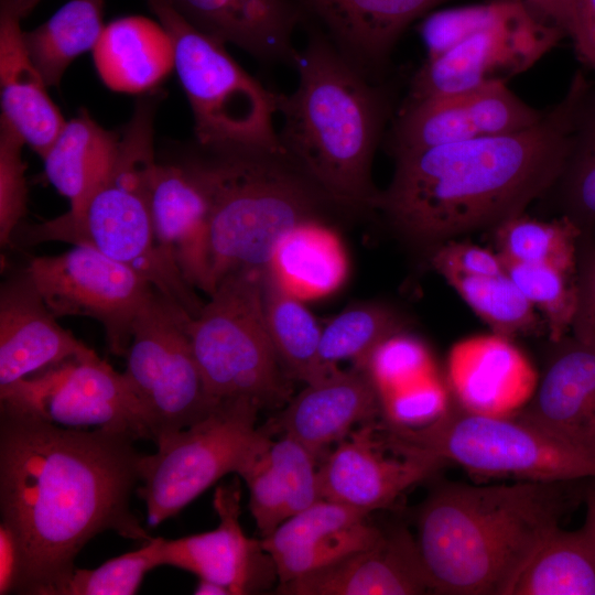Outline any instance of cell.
Here are the masks:
<instances>
[{
  "label": "cell",
  "mask_w": 595,
  "mask_h": 595,
  "mask_svg": "<svg viewBox=\"0 0 595 595\" xmlns=\"http://www.w3.org/2000/svg\"><path fill=\"white\" fill-rule=\"evenodd\" d=\"M134 441L0 407V526L19 552L15 593L43 595L102 531L152 539L130 509L141 456Z\"/></svg>",
  "instance_id": "1"
},
{
  "label": "cell",
  "mask_w": 595,
  "mask_h": 595,
  "mask_svg": "<svg viewBox=\"0 0 595 595\" xmlns=\"http://www.w3.org/2000/svg\"><path fill=\"white\" fill-rule=\"evenodd\" d=\"M592 96L577 73L534 125L394 156L377 207L411 240L436 244L519 215L558 183Z\"/></svg>",
  "instance_id": "2"
},
{
  "label": "cell",
  "mask_w": 595,
  "mask_h": 595,
  "mask_svg": "<svg viewBox=\"0 0 595 595\" xmlns=\"http://www.w3.org/2000/svg\"><path fill=\"white\" fill-rule=\"evenodd\" d=\"M572 482L445 483L425 498L415 542L431 592L510 595L531 556L560 526Z\"/></svg>",
  "instance_id": "3"
},
{
  "label": "cell",
  "mask_w": 595,
  "mask_h": 595,
  "mask_svg": "<svg viewBox=\"0 0 595 595\" xmlns=\"http://www.w3.org/2000/svg\"><path fill=\"white\" fill-rule=\"evenodd\" d=\"M293 66L298 85L278 93L282 152L338 206L376 209V149L390 116L386 90L313 30Z\"/></svg>",
  "instance_id": "4"
},
{
  "label": "cell",
  "mask_w": 595,
  "mask_h": 595,
  "mask_svg": "<svg viewBox=\"0 0 595 595\" xmlns=\"http://www.w3.org/2000/svg\"><path fill=\"white\" fill-rule=\"evenodd\" d=\"M205 149L208 158L188 164L209 205L213 292L232 272L266 270L290 230L321 220L327 207L338 206L282 151L244 145Z\"/></svg>",
  "instance_id": "5"
},
{
  "label": "cell",
  "mask_w": 595,
  "mask_h": 595,
  "mask_svg": "<svg viewBox=\"0 0 595 595\" xmlns=\"http://www.w3.org/2000/svg\"><path fill=\"white\" fill-rule=\"evenodd\" d=\"M154 101H138L132 117L120 129L118 153L108 175L80 208L43 223L21 225L13 238L28 246L63 241L91 247L136 271L195 317L204 303L161 250L152 224Z\"/></svg>",
  "instance_id": "6"
},
{
  "label": "cell",
  "mask_w": 595,
  "mask_h": 595,
  "mask_svg": "<svg viewBox=\"0 0 595 595\" xmlns=\"http://www.w3.org/2000/svg\"><path fill=\"white\" fill-rule=\"evenodd\" d=\"M383 446L401 456L454 463L489 477L575 482L595 478V451L561 440L521 418L466 411L454 401L433 423L418 429L381 422Z\"/></svg>",
  "instance_id": "7"
},
{
  "label": "cell",
  "mask_w": 595,
  "mask_h": 595,
  "mask_svg": "<svg viewBox=\"0 0 595 595\" xmlns=\"http://www.w3.org/2000/svg\"><path fill=\"white\" fill-rule=\"evenodd\" d=\"M145 2L171 39L174 69L191 106L198 143L282 151L274 126L278 93L248 74L223 42L194 25L173 0Z\"/></svg>",
  "instance_id": "8"
},
{
  "label": "cell",
  "mask_w": 595,
  "mask_h": 595,
  "mask_svg": "<svg viewBox=\"0 0 595 595\" xmlns=\"http://www.w3.org/2000/svg\"><path fill=\"white\" fill-rule=\"evenodd\" d=\"M263 272L226 275L188 325L206 391L215 400L245 397L260 408H275L291 399L290 379L267 328Z\"/></svg>",
  "instance_id": "9"
},
{
  "label": "cell",
  "mask_w": 595,
  "mask_h": 595,
  "mask_svg": "<svg viewBox=\"0 0 595 595\" xmlns=\"http://www.w3.org/2000/svg\"><path fill=\"white\" fill-rule=\"evenodd\" d=\"M260 409L245 397L220 400L202 420L158 440L155 453L141 454L137 494L150 527L177 515L223 476L240 475L270 446L269 430L256 425Z\"/></svg>",
  "instance_id": "10"
},
{
  "label": "cell",
  "mask_w": 595,
  "mask_h": 595,
  "mask_svg": "<svg viewBox=\"0 0 595 595\" xmlns=\"http://www.w3.org/2000/svg\"><path fill=\"white\" fill-rule=\"evenodd\" d=\"M192 318L155 290L133 322L123 374L154 443L202 420L220 401L206 391L188 333Z\"/></svg>",
  "instance_id": "11"
},
{
  "label": "cell",
  "mask_w": 595,
  "mask_h": 595,
  "mask_svg": "<svg viewBox=\"0 0 595 595\" xmlns=\"http://www.w3.org/2000/svg\"><path fill=\"white\" fill-rule=\"evenodd\" d=\"M0 403L61 426H91L149 440L140 401L126 375L93 349L0 390Z\"/></svg>",
  "instance_id": "12"
},
{
  "label": "cell",
  "mask_w": 595,
  "mask_h": 595,
  "mask_svg": "<svg viewBox=\"0 0 595 595\" xmlns=\"http://www.w3.org/2000/svg\"><path fill=\"white\" fill-rule=\"evenodd\" d=\"M25 269L56 317L97 321L105 329L110 353L125 357L136 316L155 291L150 282L83 245L61 255L34 257Z\"/></svg>",
  "instance_id": "13"
},
{
  "label": "cell",
  "mask_w": 595,
  "mask_h": 595,
  "mask_svg": "<svg viewBox=\"0 0 595 595\" xmlns=\"http://www.w3.org/2000/svg\"><path fill=\"white\" fill-rule=\"evenodd\" d=\"M566 34L515 0L497 21L442 54L425 58L405 100L467 93L527 71Z\"/></svg>",
  "instance_id": "14"
},
{
  "label": "cell",
  "mask_w": 595,
  "mask_h": 595,
  "mask_svg": "<svg viewBox=\"0 0 595 595\" xmlns=\"http://www.w3.org/2000/svg\"><path fill=\"white\" fill-rule=\"evenodd\" d=\"M545 111L528 105L506 84L496 83L443 97L405 100L388 134L394 156L437 145L516 132Z\"/></svg>",
  "instance_id": "15"
},
{
  "label": "cell",
  "mask_w": 595,
  "mask_h": 595,
  "mask_svg": "<svg viewBox=\"0 0 595 595\" xmlns=\"http://www.w3.org/2000/svg\"><path fill=\"white\" fill-rule=\"evenodd\" d=\"M237 479L214 496L219 524L210 531L173 540L162 538L160 564L178 567L199 580L226 587L230 595L252 594L277 576L272 558L261 539L247 537L239 523L240 488Z\"/></svg>",
  "instance_id": "16"
},
{
  "label": "cell",
  "mask_w": 595,
  "mask_h": 595,
  "mask_svg": "<svg viewBox=\"0 0 595 595\" xmlns=\"http://www.w3.org/2000/svg\"><path fill=\"white\" fill-rule=\"evenodd\" d=\"M378 424L360 425L324 458L318 467L321 499L370 513L388 508L445 465L423 456H385V446L376 437Z\"/></svg>",
  "instance_id": "17"
},
{
  "label": "cell",
  "mask_w": 595,
  "mask_h": 595,
  "mask_svg": "<svg viewBox=\"0 0 595 595\" xmlns=\"http://www.w3.org/2000/svg\"><path fill=\"white\" fill-rule=\"evenodd\" d=\"M446 383L462 409L513 416L531 400L538 374L509 337L491 333L455 343L447 355Z\"/></svg>",
  "instance_id": "18"
},
{
  "label": "cell",
  "mask_w": 595,
  "mask_h": 595,
  "mask_svg": "<svg viewBox=\"0 0 595 595\" xmlns=\"http://www.w3.org/2000/svg\"><path fill=\"white\" fill-rule=\"evenodd\" d=\"M25 268L0 286V390L91 350L63 328Z\"/></svg>",
  "instance_id": "19"
},
{
  "label": "cell",
  "mask_w": 595,
  "mask_h": 595,
  "mask_svg": "<svg viewBox=\"0 0 595 595\" xmlns=\"http://www.w3.org/2000/svg\"><path fill=\"white\" fill-rule=\"evenodd\" d=\"M285 595H418L432 593L415 538L407 529L385 532L371 548L280 584Z\"/></svg>",
  "instance_id": "20"
},
{
  "label": "cell",
  "mask_w": 595,
  "mask_h": 595,
  "mask_svg": "<svg viewBox=\"0 0 595 595\" xmlns=\"http://www.w3.org/2000/svg\"><path fill=\"white\" fill-rule=\"evenodd\" d=\"M382 416L380 397L367 371L353 366L334 369L325 378L305 385L291 398L274 420V428L303 446L316 458L339 443L357 425L378 422Z\"/></svg>",
  "instance_id": "21"
},
{
  "label": "cell",
  "mask_w": 595,
  "mask_h": 595,
  "mask_svg": "<svg viewBox=\"0 0 595 595\" xmlns=\"http://www.w3.org/2000/svg\"><path fill=\"white\" fill-rule=\"evenodd\" d=\"M150 206L155 238L163 253L191 286L212 294L209 205L188 162L155 164Z\"/></svg>",
  "instance_id": "22"
},
{
  "label": "cell",
  "mask_w": 595,
  "mask_h": 595,
  "mask_svg": "<svg viewBox=\"0 0 595 595\" xmlns=\"http://www.w3.org/2000/svg\"><path fill=\"white\" fill-rule=\"evenodd\" d=\"M443 1L296 0L323 24L340 53L370 77L385 66L407 26Z\"/></svg>",
  "instance_id": "23"
},
{
  "label": "cell",
  "mask_w": 595,
  "mask_h": 595,
  "mask_svg": "<svg viewBox=\"0 0 595 595\" xmlns=\"http://www.w3.org/2000/svg\"><path fill=\"white\" fill-rule=\"evenodd\" d=\"M517 416L570 443L595 451V348L573 338L550 361Z\"/></svg>",
  "instance_id": "24"
},
{
  "label": "cell",
  "mask_w": 595,
  "mask_h": 595,
  "mask_svg": "<svg viewBox=\"0 0 595 595\" xmlns=\"http://www.w3.org/2000/svg\"><path fill=\"white\" fill-rule=\"evenodd\" d=\"M198 29L267 63L293 66V33L300 22L291 0H173Z\"/></svg>",
  "instance_id": "25"
},
{
  "label": "cell",
  "mask_w": 595,
  "mask_h": 595,
  "mask_svg": "<svg viewBox=\"0 0 595 595\" xmlns=\"http://www.w3.org/2000/svg\"><path fill=\"white\" fill-rule=\"evenodd\" d=\"M21 19L15 0H0L1 116L42 158L66 120L48 96L47 85L28 53Z\"/></svg>",
  "instance_id": "26"
},
{
  "label": "cell",
  "mask_w": 595,
  "mask_h": 595,
  "mask_svg": "<svg viewBox=\"0 0 595 595\" xmlns=\"http://www.w3.org/2000/svg\"><path fill=\"white\" fill-rule=\"evenodd\" d=\"M95 68L113 91L142 94L174 69L171 39L164 28L143 17H125L107 24L93 50Z\"/></svg>",
  "instance_id": "27"
},
{
  "label": "cell",
  "mask_w": 595,
  "mask_h": 595,
  "mask_svg": "<svg viewBox=\"0 0 595 595\" xmlns=\"http://www.w3.org/2000/svg\"><path fill=\"white\" fill-rule=\"evenodd\" d=\"M120 130H107L86 110L65 121L42 156L47 181L80 208L108 175L118 153Z\"/></svg>",
  "instance_id": "28"
},
{
  "label": "cell",
  "mask_w": 595,
  "mask_h": 595,
  "mask_svg": "<svg viewBox=\"0 0 595 595\" xmlns=\"http://www.w3.org/2000/svg\"><path fill=\"white\" fill-rule=\"evenodd\" d=\"M268 269L300 300L325 296L340 286L347 273L338 237L321 220L302 223L277 246Z\"/></svg>",
  "instance_id": "29"
},
{
  "label": "cell",
  "mask_w": 595,
  "mask_h": 595,
  "mask_svg": "<svg viewBox=\"0 0 595 595\" xmlns=\"http://www.w3.org/2000/svg\"><path fill=\"white\" fill-rule=\"evenodd\" d=\"M262 298L268 333L289 379L313 383L337 368L321 357L322 329L313 314L268 268L262 275Z\"/></svg>",
  "instance_id": "30"
},
{
  "label": "cell",
  "mask_w": 595,
  "mask_h": 595,
  "mask_svg": "<svg viewBox=\"0 0 595 595\" xmlns=\"http://www.w3.org/2000/svg\"><path fill=\"white\" fill-rule=\"evenodd\" d=\"M510 595H595V540L588 529L556 527L523 567Z\"/></svg>",
  "instance_id": "31"
},
{
  "label": "cell",
  "mask_w": 595,
  "mask_h": 595,
  "mask_svg": "<svg viewBox=\"0 0 595 595\" xmlns=\"http://www.w3.org/2000/svg\"><path fill=\"white\" fill-rule=\"evenodd\" d=\"M105 0H69L47 21L23 32L28 53L47 87L57 86L71 63L96 47L105 29Z\"/></svg>",
  "instance_id": "32"
},
{
  "label": "cell",
  "mask_w": 595,
  "mask_h": 595,
  "mask_svg": "<svg viewBox=\"0 0 595 595\" xmlns=\"http://www.w3.org/2000/svg\"><path fill=\"white\" fill-rule=\"evenodd\" d=\"M382 536L383 531L367 519L350 526L335 520L311 522L299 531L288 548L271 556L279 584L371 548Z\"/></svg>",
  "instance_id": "33"
},
{
  "label": "cell",
  "mask_w": 595,
  "mask_h": 595,
  "mask_svg": "<svg viewBox=\"0 0 595 595\" xmlns=\"http://www.w3.org/2000/svg\"><path fill=\"white\" fill-rule=\"evenodd\" d=\"M443 278L493 333L510 338L537 329L536 307L506 272L496 275L454 273Z\"/></svg>",
  "instance_id": "34"
},
{
  "label": "cell",
  "mask_w": 595,
  "mask_h": 595,
  "mask_svg": "<svg viewBox=\"0 0 595 595\" xmlns=\"http://www.w3.org/2000/svg\"><path fill=\"white\" fill-rule=\"evenodd\" d=\"M496 227L498 253L502 259L574 272L577 229L572 219L543 221L521 213Z\"/></svg>",
  "instance_id": "35"
},
{
  "label": "cell",
  "mask_w": 595,
  "mask_h": 595,
  "mask_svg": "<svg viewBox=\"0 0 595 595\" xmlns=\"http://www.w3.org/2000/svg\"><path fill=\"white\" fill-rule=\"evenodd\" d=\"M400 331L401 321L393 310L376 303L351 306L322 329L320 354L327 365L350 360L364 368L375 348Z\"/></svg>",
  "instance_id": "36"
},
{
  "label": "cell",
  "mask_w": 595,
  "mask_h": 595,
  "mask_svg": "<svg viewBox=\"0 0 595 595\" xmlns=\"http://www.w3.org/2000/svg\"><path fill=\"white\" fill-rule=\"evenodd\" d=\"M161 537L134 551L112 558L96 569H77L55 582L43 595H132L144 575L160 566Z\"/></svg>",
  "instance_id": "37"
},
{
  "label": "cell",
  "mask_w": 595,
  "mask_h": 595,
  "mask_svg": "<svg viewBox=\"0 0 595 595\" xmlns=\"http://www.w3.org/2000/svg\"><path fill=\"white\" fill-rule=\"evenodd\" d=\"M501 260L506 274L544 315L550 338L560 342L571 326L576 305L572 273L549 264Z\"/></svg>",
  "instance_id": "38"
},
{
  "label": "cell",
  "mask_w": 595,
  "mask_h": 595,
  "mask_svg": "<svg viewBox=\"0 0 595 595\" xmlns=\"http://www.w3.org/2000/svg\"><path fill=\"white\" fill-rule=\"evenodd\" d=\"M363 369L369 375L379 397L437 375L428 346L403 331L381 342Z\"/></svg>",
  "instance_id": "39"
},
{
  "label": "cell",
  "mask_w": 595,
  "mask_h": 595,
  "mask_svg": "<svg viewBox=\"0 0 595 595\" xmlns=\"http://www.w3.org/2000/svg\"><path fill=\"white\" fill-rule=\"evenodd\" d=\"M23 138L0 117V245H11L26 214L28 188L22 158Z\"/></svg>",
  "instance_id": "40"
},
{
  "label": "cell",
  "mask_w": 595,
  "mask_h": 595,
  "mask_svg": "<svg viewBox=\"0 0 595 595\" xmlns=\"http://www.w3.org/2000/svg\"><path fill=\"white\" fill-rule=\"evenodd\" d=\"M452 402L448 386L437 374L380 396L382 422L396 428H423L441 418Z\"/></svg>",
  "instance_id": "41"
},
{
  "label": "cell",
  "mask_w": 595,
  "mask_h": 595,
  "mask_svg": "<svg viewBox=\"0 0 595 595\" xmlns=\"http://www.w3.org/2000/svg\"><path fill=\"white\" fill-rule=\"evenodd\" d=\"M515 0L445 9L428 15L420 26L426 58L442 54L475 32L501 18Z\"/></svg>",
  "instance_id": "42"
},
{
  "label": "cell",
  "mask_w": 595,
  "mask_h": 595,
  "mask_svg": "<svg viewBox=\"0 0 595 595\" xmlns=\"http://www.w3.org/2000/svg\"><path fill=\"white\" fill-rule=\"evenodd\" d=\"M268 454L285 491L288 518L321 499L316 457L305 446L282 434Z\"/></svg>",
  "instance_id": "43"
},
{
  "label": "cell",
  "mask_w": 595,
  "mask_h": 595,
  "mask_svg": "<svg viewBox=\"0 0 595 595\" xmlns=\"http://www.w3.org/2000/svg\"><path fill=\"white\" fill-rule=\"evenodd\" d=\"M560 181L564 183L566 199L571 208L595 219V107L592 104V96Z\"/></svg>",
  "instance_id": "44"
},
{
  "label": "cell",
  "mask_w": 595,
  "mask_h": 595,
  "mask_svg": "<svg viewBox=\"0 0 595 595\" xmlns=\"http://www.w3.org/2000/svg\"><path fill=\"white\" fill-rule=\"evenodd\" d=\"M269 447L239 475L249 489V508L261 538L288 519L285 491L270 462Z\"/></svg>",
  "instance_id": "45"
},
{
  "label": "cell",
  "mask_w": 595,
  "mask_h": 595,
  "mask_svg": "<svg viewBox=\"0 0 595 595\" xmlns=\"http://www.w3.org/2000/svg\"><path fill=\"white\" fill-rule=\"evenodd\" d=\"M431 264L442 277L454 273L496 275L505 272L498 252L468 242L447 241L437 246Z\"/></svg>",
  "instance_id": "46"
},
{
  "label": "cell",
  "mask_w": 595,
  "mask_h": 595,
  "mask_svg": "<svg viewBox=\"0 0 595 595\" xmlns=\"http://www.w3.org/2000/svg\"><path fill=\"white\" fill-rule=\"evenodd\" d=\"M570 328L575 340L595 348V250L581 264L576 280V305Z\"/></svg>",
  "instance_id": "47"
},
{
  "label": "cell",
  "mask_w": 595,
  "mask_h": 595,
  "mask_svg": "<svg viewBox=\"0 0 595 595\" xmlns=\"http://www.w3.org/2000/svg\"><path fill=\"white\" fill-rule=\"evenodd\" d=\"M571 39L581 60L595 72V0H574Z\"/></svg>",
  "instance_id": "48"
},
{
  "label": "cell",
  "mask_w": 595,
  "mask_h": 595,
  "mask_svg": "<svg viewBox=\"0 0 595 595\" xmlns=\"http://www.w3.org/2000/svg\"><path fill=\"white\" fill-rule=\"evenodd\" d=\"M542 20L556 25L571 37L574 23V0H517Z\"/></svg>",
  "instance_id": "49"
},
{
  "label": "cell",
  "mask_w": 595,
  "mask_h": 595,
  "mask_svg": "<svg viewBox=\"0 0 595 595\" xmlns=\"http://www.w3.org/2000/svg\"><path fill=\"white\" fill-rule=\"evenodd\" d=\"M0 594L15 593L20 576L19 552L9 532L0 526Z\"/></svg>",
  "instance_id": "50"
},
{
  "label": "cell",
  "mask_w": 595,
  "mask_h": 595,
  "mask_svg": "<svg viewBox=\"0 0 595 595\" xmlns=\"http://www.w3.org/2000/svg\"><path fill=\"white\" fill-rule=\"evenodd\" d=\"M586 515L584 526L588 529L595 540V478L585 493Z\"/></svg>",
  "instance_id": "51"
},
{
  "label": "cell",
  "mask_w": 595,
  "mask_h": 595,
  "mask_svg": "<svg viewBox=\"0 0 595 595\" xmlns=\"http://www.w3.org/2000/svg\"><path fill=\"white\" fill-rule=\"evenodd\" d=\"M194 594L196 595H230L229 591L220 584L212 581L199 580Z\"/></svg>",
  "instance_id": "52"
},
{
  "label": "cell",
  "mask_w": 595,
  "mask_h": 595,
  "mask_svg": "<svg viewBox=\"0 0 595 595\" xmlns=\"http://www.w3.org/2000/svg\"><path fill=\"white\" fill-rule=\"evenodd\" d=\"M42 0H15L17 10L22 18L29 15Z\"/></svg>",
  "instance_id": "53"
},
{
  "label": "cell",
  "mask_w": 595,
  "mask_h": 595,
  "mask_svg": "<svg viewBox=\"0 0 595 595\" xmlns=\"http://www.w3.org/2000/svg\"><path fill=\"white\" fill-rule=\"evenodd\" d=\"M592 102L595 106V94L593 93Z\"/></svg>",
  "instance_id": "54"
}]
</instances>
